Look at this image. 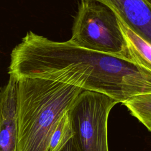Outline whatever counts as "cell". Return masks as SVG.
<instances>
[{
    "label": "cell",
    "mask_w": 151,
    "mask_h": 151,
    "mask_svg": "<svg viewBox=\"0 0 151 151\" xmlns=\"http://www.w3.org/2000/svg\"><path fill=\"white\" fill-rule=\"evenodd\" d=\"M116 15L132 61L151 71V44L132 29L117 14Z\"/></svg>",
    "instance_id": "cell-7"
},
{
    "label": "cell",
    "mask_w": 151,
    "mask_h": 151,
    "mask_svg": "<svg viewBox=\"0 0 151 151\" xmlns=\"http://www.w3.org/2000/svg\"><path fill=\"white\" fill-rule=\"evenodd\" d=\"M144 1L151 8V0H144Z\"/></svg>",
    "instance_id": "cell-10"
},
{
    "label": "cell",
    "mask_w": 151,
    "mask_h": 151,
    "mask_svg": "<svg viewBox=\"0 0 151 151\" xmlns=\"http://www.w3.org/2000/svg\"><path fill=\"white\" fill-rule=\"evenodd\" d=\"M119 103L98 92L83 90L69 110L77 151H109L107 122L111 109Z\"/></svg>",
    "instance_id": "cell-4"
},
{
    "label": "cell",
    "mask_w": 151,
    "mask_h": 151,
    "mask_svg": "<svg viewBox=\"0 0 151 151\" xmlns=\"http://www.w3.org/2000/svg\"><path fill=\"white\" fill-rule=\"evenodd\" d=\"M8 73L104 94L118 103L151 93V71L130 61L54 41L29 31L12 50Z\"/></svg>",
    "instance_id": "cell-1"
},
{
    "label": "cell",
    "mask_w": 151,
    "mask_h": 151,
    "mask_svg": "<svg viewBox=\"0 0 151 151\" xmlns=\"http://www.w3.org/2000/svg\"><path fill=\"white\" fill-rule=\"evenodd\" d=\"M110 8L151 44V8L144 0H96Z\"/></svg>",
    "instance_id": "cell-6"
},
{
    "label": "cell",
    "mask_w": 151,
    "mask_h": 151,
    "mask_svg": "<svg viewBox=\"0 0 151 151\" xmlns=\"http://www.w3.org/2000/svg\"><path fill=\"white\" fill-rule=\"evenodd\" d=\"M122 104L151 132V93L134 96Z\"/></svg>",
    "instance_id": "cell-8"
},
{
    "label": "cell",
    "mask_w": 151,
    "mask_h": 151,
    "mask_svg": "<svg viewBox=\"0 0 151 151\" xmlns=\"http://www.w3.org/2000/svg\"><path fill=\"white\" fill-rule=\"evenodd\" d=\"M69 110L63 114L57 123L50 139L48 151H60L67 142L73 137V132Z\"/></svg>",
    "instance_id": "cell-9"
},
{
    "label": "cell",
    "mask_w": 151,
    "mask_h": 151,
    "mask_svg": "<svg viewBox=\"0 0 151 151\" xmlns=\"http://www.w3.org/2000/svg\"><path fill=\"white\" fill-rule=\"evenodd\" d=\"M18 80L9 75L0 90V151H17V101Z\"/></svg>",
    "instance_id": "cell-5"
},
{
    "label": "cell",
    "mask_w": 151,
    "mask_h": 151,
    "mask_svg": "<svg viewBox=\"0 0 151 151\" xmlns=\"http://www.w3.org/2000/svg\"><path fill=\"white\" fill-rule=\"evenodd\" d=\"M82 88L40 78L18 80L17 151H48L54 130Z\"/></svg>",
    "instance_id": "cell-2"
},
{
    "label": "cell",
    "mask_w": 151,
    "mask_h": 151,
    "mask_svg": "<svg viewBox=\"0 0 151 151\" xmlns=\"http://www.w3.org/2000/svg\"><path fill=\"white\" fill-rule=\"evenodd\" d=\"M68 41L83 48L133 62L115 12L96 0H80Z\"/></svg>",
    "instance_id": "cell-3"
}]
</instances>
